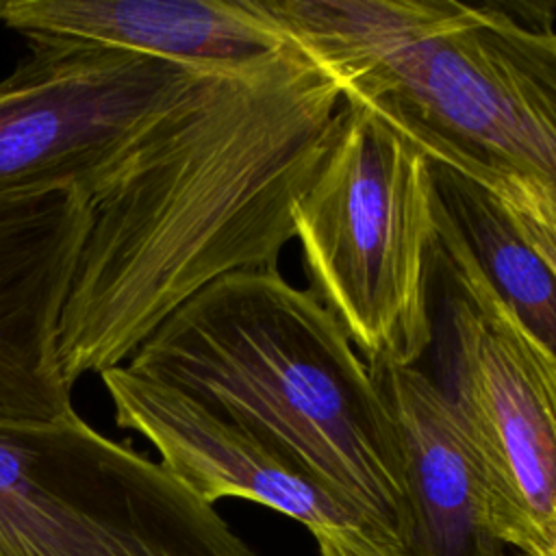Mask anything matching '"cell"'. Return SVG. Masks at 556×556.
<instances>
[{"instance_id": "1", "label": "cell", "mask_w": 556, "mask_h": 556, "mask_svg": "<svg viewBox=\"0 0 556 556\" xmlns=\"http://www.w3.org/2000/svg\"><path fill=\"white\" fill-rule=\"evenodd\" d=\"M341 106V78L293 37L241 63L195 67L91 204L56 341L70 387L124 365L213 280L278 267Z\"/></svg>"}, {"instance_id": "2", "label": "cell", "mask_w": 556, "mask_h": 556, "mask_svg": "<svg viewBox=\"0 0 556 556\" xmlns=\"http://www.w3.org/2000/svg\"><path fill=\"white\" fill-rule=\"evenodd\" d=\"M124 365L245 428L408 545L402 447L387 397L339 321L278 267L213 280Z\"/></svg>"}, {"instance_id": "3", "label": "cell", "mask_w": 556, "mask_h": 556, "mask_svg": "<svg viewBox=\"0 0 556 556\" xmlns=\"http://www.w3.org/2000/svg\"><path fill=\"white\" fill-rule=\"evenodd\" d=\"M287 33L432 163L521 176L556 206V13L456 0H269Z\"/></svg>"}, {"instance_id": "4", "label": "cell", "mask_w": 556, "mask_h": 556, "mask_svg": "<svg viewBox=\"0 0 556 556\" xmlns=\"http://www.w3.org/2000/svg\"><path fill=\"white\" fill-rule=\"evenodd\" d=\"M434 163L387 115L343 96L332 143L291 219L311 293L363 363L417 367L434 339Z\"/></svg>"}, {"instance_id": "5", "label": "cell", "mask_w": 556, "mask_h": 556, "mask_svg": "<svg viewBox=\"0 0 556 556\" xmlns=\"http://www.w3.org/2000/svg\"><path fill=\"white\" fill-rule=\"evenodd\" d=\"M0 556H258L159 460L76 410L0 421Z\"/></svg>"}, {"instance_id": "6", "label": "cell", "mask_w": 556, "mask_h": 556, "mask_svg": "<svg viewBox=\"0 0 556 556\" xmlns=\"http://www.w3.org/2000/svg\"><path fill=\"white\" fill-rule=\"evenodd\" d=\"M450 397L484 467L493 532L526 554L556 521V358L482 271L439 198Z\"/></svg>"}, {"instance_id": "7", "label": "cell", "mask_w": 556, "mask_h": 556, "mask_svg": "<svg viewBox=\"0 0 556 556\" xmlns=\"http://www.w3.org/2000/svg\"><path fill=\"white\" fill-rule=\"evenodd\" d=\"M0 78V195L109 191L198 65L65 37H30Z\"/></svg>"}, {"instance_id": "8", "label": "cell", "mask_w": 556, "mask_h": 556, "mask_svg": "<svg viewBox=\"0 0 556 556\" xmlns=\"http://www.w3.org/2000/svg\"><path fill=\"white\" fill-rule=\"evenodd\" d=\"M100 380L115 426L141 434L204 502L241 497L287 515L311 532L319 556H410L391 523L176 387L126 365L104 369Z\"/></svg>"}, {"instance_id": "9", "label": "cell", "mask_w": 556, "mask_h": 556, "mask_svg": "<svg viewBox=\"0 0 556 556\" xmlns=\"http://www.w3.org/2000/svg\"><path fill=\"white\" fill-rule=\"evenodd\" d=\"M89 226L80 191L0 195V421L74 413L56 341Z\"/></svg>"}, {"instance_id": "10", "label": "cell", "mask_w": 556, "mask_h": 556, "mask_svg": "<svg viewBox=\"0 0 556 556\" xmlns=\"http://www.w3.org/2000/svg\"><path fill=\"white\" fill-rule=\"evenodd\" d=\"M371 374L400 437L410 556H506L478 447L447 389L419 367Z\"/></svg>"}, {"instance_id": "11", "label": "cell", "mask_w": 556, "mask_h": 556, "mask_svg": "<svg viewBox=\"0 0 556 556\" xmlns=\"http://www.w3.org/2000/svg\"><path fill=\"white\" fill-rule=\"evenodd\" d=\"M0 24L187 65L241 63L291 39L269 0H0Z\"/></svg>"}, {"instance_id": "12", "label": "cell", "mask_w": 556, "mask_h": 556, "mask_svg": "<svg viewBox=\"0 0 556 556\" xmlns=\"http://www.w3.org/2000/svg\"><path fill=\"white\" fill-rule=\"evenodd\" d=\"M434 178L441 204L495 291L556 358V274L519 237L489 191L445 165H434Z\"/></svg>"}, {"instance_id": "13", "label": "cell", "mask_w": 556, "mask_h": 556, "mask_svg": "<svg viewBox=\"0 0 556 556\" xmlns=\"http://www.w3.org/2000/svg\"><path fill=\"white\" fill-rule=\"evenodd\" d=\"M434 165H445L489 191L504 208L519 237L556 274V206L536 185L521 176L469 161H443Z\"/></svg>"}, {"instance_id": "14", "label": "cell", "mask_w": 556, "mask_h": 556, "mask_svg": "<svg viewBox=\"0 0 556 556\" xmlns=\"http://www.w3.org/2000/svg\"><path fill=\"white\" fill-rule=\"evenodd\" d=\"M523 556H556V521L547 530V534L534 547H530Z\"/></svg>"}, {"instance_id": "15", "label": "cell", "mask_w": 556, "mask_h": 556, "mask_svg": "<svg viewBox=\"0 0 556 556\" xmlns=\"http://www.w3.org/2000/svg\"><path fill=\"white\" fill-rule=\"evenodd\" d=\"M552 9H554V13H556V4H552Z\"/></svg>"}]
</instances>
